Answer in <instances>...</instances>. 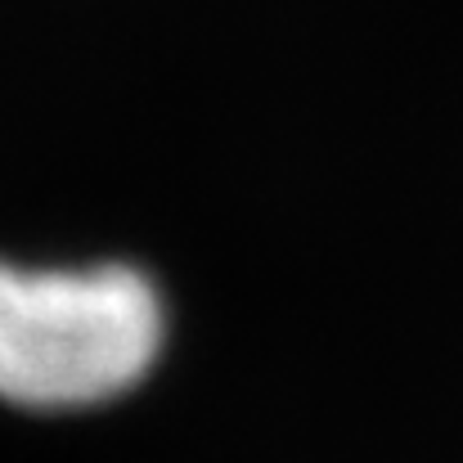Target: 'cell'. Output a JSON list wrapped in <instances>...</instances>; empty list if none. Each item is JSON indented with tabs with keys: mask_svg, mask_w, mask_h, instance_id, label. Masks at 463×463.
Returning a JSON list of instances; mask_svg holds the SVG:
<instances>
[{
	"mask_svg": "<svg viewBox=\"0 0 463 463\" xmlns=\"http://www.w3.org/2000/svg\"><path fill=\"white\" fill-rule=\"evenodd\" d=\"M157 288L131 266L23 270L0 261V401L81 410L131 392L162 351Z\"/></svg>",
	"mask_w": 463,
	"mask_h": 463,
	"instance_id": "obj_1",
	"label": "cell"
}]
</instances>
